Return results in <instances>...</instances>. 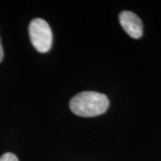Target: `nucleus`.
Listing matches in <instances>:
<instances>
[{
  "label": "nucleus",
  "instance_id": "20e7f679",
  "mask_svg": "<svg viewBox=\"0 0 161 161\" xmlns=\"http://www.w3.org/2000/svg\"><path fill=\"white\" fill-rule=\"evenodd\" d=\"M0 161H19L18 160L17 157L13 154V153H10V152H7V153H5L4 155H2L0 157Z\"/></svg>",
  "mask_w": 161,
  "mask_h": 161
},
{
  "label": "nucleus",
  "instance_id": "f257e3e1",
  "mask_svg": "<svg viewBox=\"0 0 161 161\" xmlns=\"http://www.w3.org/2000/svg\"><path fill=\"white\" fill-rule=\"evenodd\" d=\"M109 106L106 95L95 92H83L70 100V108L75 115L83 117L97 116L105 113Z\"/></svg>",
  "mask_w": 161,
  "mask_h": 161
},
{
  "label": "nucleus",
  "instance_id": "f03ea898",
  "mask_svg": "<svg viewBox=\"0 0 161 161\" xmlns=\"http://www.w3.org/2000/svg\"><path fill=\"white\" fill-rule=\"evenodd\" d=\"M31 41L40 53H47L50 49L53 41L52 31L48 23L41 18L32 20L29 26Z\"/></svg>",
  "mask_w": 161,
  "mask_h": 161
},
{
  "label": "nucleus",
  "instance_id": "39448f33",
  "mask_svg": "<svg viewBox=\"0 0 161 161\" xmlns=\"http://www.w3.org/2000/svg\"><path fill=\"white\" fill-rule=\"evenodd\" d=\"M3 58H4V51H3V47L1 44V40H0V63L2 62Z\"/></svg>",
  "mask_w": 161,
  "mask_h": 161
},
{
  "label": "nucleus",
  "instance_id": "7ed1b4c3",
  "mask_svg": "<svg viewBox=\"0 0 161 161\" xmlns=\"http://www.w3.org/2000/svg\"><path fill=\"white\" fill-rule=\"evenodd\" d=\"M119 22L127 34L133 39H140L142 36V22L134 13L123 11L119 14Z\"/></svg>",
  "mask_w": 161,
  "mask_h": 161
}]
</instances>
